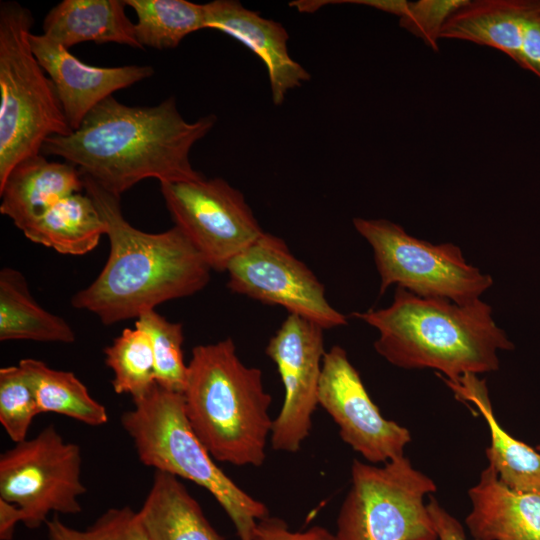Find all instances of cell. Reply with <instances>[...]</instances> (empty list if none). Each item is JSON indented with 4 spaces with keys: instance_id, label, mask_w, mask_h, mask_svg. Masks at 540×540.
Instances as JSON below:
<instances>
[{
    "instance_id": "obj_1",
    "label": "cell",
    "mask_w": 540,
    "mask_h": 540,
    "mask_svg": "<svg viewBox=\"0 0 540 540\" xmlns=\"http://www.w3.org/2000/svg\"><path fill=\"white\" fill-rule=\"evenodd\" d=\"M216 119L211 114L187 122L174 97L155 106H128L112 95L96 105L78 129L49 137L41 154L62 157L120 197L146 178L160 183L204 178L192 167L190 151Z\"/></svg>"
},
{
    "instance_id": "obj_2",
    "label": "cell",
    "mask_w": 540,
    "mask_h": 540,
    "mask_svg": "<svg viewBox=\"0 0 540 540\" xmlns=\"http://www.w3.org/2000/svg\"><path fill=\"white\" fill-rule=\"evenodd\" d=\"M83 182L106 224L110 251L97 278L72 297L74 308L112 325L207 285L211 267L177 226L161 233L141 231L123 216L119 196L89 177Z\"/></svg>"
},
{
    "instance_id": "obj_3",
    "label": "cell",
    "mask_w": 540,
    "mask_h": 540,
    "mask_svg": "<svg viewBox=\"0 0 540 540\" xmlns=\"http://www.w3.org/2000/svg\"><path fill=\"white\" fill-rule=\"evenodd\" d=\"M352 316L378 330L374 348L390 364L434 369L449 381L496 371L498 351L514 349L493 320L492 308L480 299L460 305L396 287L390 306Z\"/></svg>"
},
{
    "instance_id": "obj_4",
    "label": "cell",
    "mask_w": 540,
    "mask_h": 540,
    "mask_svg": "<svg viewBox=\"0 0 540 540\" xmlns=\"http://www.w3.org/2000/svg\"><path fill=\"white\" fill-rule=\"evenodd\" d=\"M182 395L189 425L216 461L264 463L272 397L261 370L243 364L231 338L193 348Z\"/></svg>"
},
{
    "instance_id": "obj_5",
    "label": "cell",
    "mask_w": 540,
    "mask_h": 540,
    "mask_svg": "<svg viewBox=\"0 0 540 540\" xmlns=\"http://www.w3.org/2000/svg\"><path fill=\"white\" fill-rule=\"evenodd\" d=\"M121 416L139 460L145 466L183 478L206 489L224 509L240 540H252L257 522L269 516L261 501L241 489L215 463L193 432L182 393L158 384Z\"/></svg>"
},
{
    "instance_id": "obj_6",
    "label": "cell",
    "mask_w": 540,
    "mask_h": 540,
    "mask_svg": "<svg viewBox=\"0 0 540 540\" xmlns=\"http://www.w3.org/2000/svg\"><path fill=\"white\" fill-rule=\"evenodd\" d=\"M34 18L16 1L0 4V186L26 158L41 154L51 136L70 128L56 87L35 57Z\"/></svg>"
},
{
    "instance_id": "obj_7",
    "label": "cell",
    "mask_w": 540,
    "mask_h": 540,
    "mask_svg": "<svg viewBox=\"0 0 540 540\" xmlns=\"http://www.w3.org/2000/svg\"><path fill=\"white\" fill-rule=\"evenodd\" d=\"M434 481L404 456L382 466L354 460L337 517V540H437L426 495Z\"/></svg>"
},
{
    "instance_id": "obj_8",
    "label": "cell",
    "mask_w": 540,
    "mask_h": 540,
    "mask_svg": "<svg viewBox=\"0 0 540 540\" xmlns=\"http://www.w3.org/2000/svg\"><path fill=\"white\" fill-rule=\"evenodd\" d=\"M353 225L373 250L380 294L395 284L421 297L465 305L493 284L490 275L467 263L457 245L418 239L386 219L354 218Z\"/></svg>"
},
{
    "instance_id": "obj_9",
    "label": "cell",
    "mask_w": 540,
    "mask_h": 540,
    "mask_svg": "<svg viewBox=\"0 0 540 540\" xmlns=\"http://www.w3.org/2000/svg\"><path fill=\"white\" fill-rule=\"evenodd\" d=\"M81 463L80 447L48 425L1 454L0 498L22 509L29 529L46 524L52 512L78 514L86 492Z\"/></svg>"
},
{
    "instance_id": "obj_10",
    "label": "cell",
    "mask_w": 540,
    "mask_h": 540,
    "mask_svg": "<svg viewBox=\"0 0 540 540\" xmlns=\"http://www.w3.org/2000/svg\"><path fill=\"white\" fill-rule=\"evenodd\" d=\"M160 189L175 226L212 270L226 271L264 232L243 194L222 178L162 182Z\"/></svg>"
},
{
    "instance_id": "obj_11",
    "label": "cell",
    "mask_w": 540,
    "mask_h": 540,
    "mask_svg": "<svg viewBox=\"0 0 540 540\" xmlns=\"http://www.w3.org/2000/svg\"><path fill=\"white\" fill-rule=\"evenodd\" d=\"M226 271L227 286L235 293L280 305L324 329L347 324L346 316L329 304L323 284L277 236L263 232Z\"/></svg>"
},
{
    "instance_id": "obj_12",
    "label": "cell",
    "mask_w": 540,
    "mask_h": 540,
    "mask_svg": "<svg viewBox=\"0 0 540 540\" xmlns=\"http://www.w3.org/2000/svg\"><path fill=\"white\" fill-rule=\"evenodd\" d=\"M323 332L320 325L289 314L266 346L284 386L283 404L270 435L274 450L295 453L311 432L326 352Z\"/></svg>"
},
{
    "instance_id": "obj_13",
    "label": "cell",
    "mask_w": 540,
    "mask_h": 540,
    "mask_svg": "<svg viewBox=\"0 0 540 540\" xmlns=\"http://www.w3.org/2000/svg\"><path fill=\"white\" fill-rule=\"evenodd\" d=\"M318 402L337 424L341 439L368 463L385 464L404 456L409 430L383 417L341 346L325 352Z\"/></svg>"
},
{
    "instance_id": "obj_14",
    "label": "cell",
    "mask_w": 540,
    "mask_h": 540,
    "mask_svg": "<svg viewBox=\"0 0 540 540\" xmlns=\"http://www.w3.org/2000/svg\"><path fill=\"white\" fill-rule=\"evenodd\" d=\"M440 39L494 48L540 78V0H468Z\"/></svg>"
},
{
    "instance_id": "obj_15",
    "label": "cell",
    "mask_w": 540,
    "mask_h": 540,
    "mask_svg": "<svg viewBox=\"0 0 540 540\" xmlns=\"http://www.w3.org/2000/svg\"><path fill=\"white\" fill-rule=\"evenodd\" d=\"M33 53L53 81L70 128H79L87 114L117 90L154 74L152 66L96 67L83 63L44 34L30 35Z\"/></svg>"
},
{
    "instance_id": "obj_16",
    "label": "cell",
    "mask_w": 540,
    "mask_h": 540,
    "mask_svg": "<svg viewBox=\"0 0 540 540\" xmlns=\"http://www.w3.org/2000/svg\"><path fill=\"white\" fill-rule=\"evenodd\" d=\"M206 29L221 31L254 52L265 64L274 104H281L288 91L310 79L287 47L288 33L274 20L266 19L233 0L205 4Z\"/></svg>"
},
{
    "instance_id": "obj_17",
    "label": "cell",
    "mask_w": 540,
    "mask_h": 540,
    "mask_svg": "<svg viewBox=\"0 0 540 540\" xmlns=\"http://www.w3.org/2000/svg\"><path fill=\"white\" fill-rule=\"evenodd\" d=\"M468 496L465 522L475 540H540V491L511 489L488 465Z\"/></svg>"
},
{
    "instance_id": "obj_18",
    "label": "cell",
    "mask_w": 540,
    "mask_h": 540,
    "mask_svg": "<svg viewBox=\"0 0 540 540\" xmlns=\"http://www.w3.org/2000/svg\"><path fill=\"white\" fill-rule=\"evenodd\" d=\"M84 188L74 165L49 161L43 154L19 162L0 186V213L21 231L63 198Z\"/></svg>"
},
{
    "instance_id": "obj_19",
    "label": "cell",
    "mask_w": 540,
    "mask_h": 540,
    "mask_svg": "<svg viewBox=\"0 0 540 540\" xmlns=\"http://www.w3.org/2000/svg\"><path fill=\"white\" fill-rule=\"evenodd\" d=\"M443 380L457 400L471 403L484 418L490 432L486 458L499 479L517 491H540V453L502 428L494 415L485 380L476 374H465L456 381Z\"/></svg>"
},
{
    "instance_id": "obj_20",
    "label": "cell",
    "mask_w": 540,
    "mask_h": 540,
    "mask_svg": "<svg viewBox=\"0 0 540 540\" xmlns=\"http://www.w3.org/2000/svg\"><path fill=\"white\" fill-rule=\"evenodd\" d=\"M124 0H63L45 16L43 34L69 49L82 42L142 48Z\"/></svg>"
},
{
    "instance_id": "obj_21",
    "label": "cell",
    "mask_w": 540,
    "mask_h": 540,
    "mask_svg": "<svg viewBox=\"0 0 540 540\" xmlns=\"http://www.w3.org/2000/svg\"><path fill=\"white\" fill-rule=\"evenodd\" d=\"M149 540H224L178 477L155 470L139 511Z\"/></svg>"
},
{
    "instance_id": "obj_22",
    "label": "cell",
    "mask_w": 540,
    "mask_h": 540,
    "mask_svg": "<svg viewBox=\"0 0 540 540\" xmlns=\"http://www.w3.org/2000/svg\"><path fill=\"white\" fill-rule=\"evenodd\" d=\"M22 232L30 241L60 254L84 255L106 235V224L92 198L75 193L60 200Z\"/></svg>"
},
{
    "instance_id": "obj_23",
    "label": "cell",
    "mask_w": 540,
    "mask_h": 540,
    "mask_svg": "<svg viewBox=\"0 0 540 540\" xmlns=\"http://www.w3.org/2000/svg\"><path fill=\"white\" fill-rule=\"evenodd\" d=\"M8 340L73 343L75 333L63 318L39 306L20 271L5 267L0 271V341Z\"/></svg>"
},
{
    "instance_id": "obj_24",
    "label": "cell",
    "mask_w": 540,
    "mask_h": 540,
    "mask_svg": "<svg viewBox=\"0 0 540 540\" xmlns=\"http://www.w3.org/2000/svg\"><path fill=\"white\" fill-rule=\"evenodd\" d=\"M18 365L33 387L40 414L57 413L89 426L107 423L105 406L89 394L74 373L53 369L32 358L21 359Z\"/></svg>"
},
{
    "instance_id": "obj_25",
    "label": "cell",
    "mask_w": 540,
    "mask_h": 540,
    "mask_svg": "<svg viewBox=\"0 0 540 540\" xmlns=\"http://www.w3.org/2000/svg\"><path fill=\"white\" fill-rule=\"evenodd\" d=\"M124 2L136 13V36L142 48H175L187 35L206 29L205 4L186 0Z\"/></svg>"
},
{
    "instance_id": "obj_26",
    "label": "cell",
    "mask_w": 540,
    "mask_h": 540,
    "mask_svg": "<svg viewBox=\"0 0 540 540\" xmlns=\"http://www.w3.org/2000/svg\"><path fill=\"white\" fill-rule=\"evenodd\" d=\"M104 353L117 394H129L135 401L157 385L152 344L145 331L125 328Z\"/></svg>"
},
{
    "instance_id": "obj_27",
    "label": "cell",
    "mask_w": 540,
    "mask_h": 540,
    "mask_svg": "<svg viewBox=\"0 0 540 540\" xmlns=\"http://www.w3.org/2000/svg\"><path fill=\"white\" fill-rule=\"evenodd\" d=\"M135 327L145 331L150 338L155 361L156 382L159 386L183 393L188 365L183 356V326L169 322L155 310L141 314Z\"/></svg>"
},
{
    "instance_id": "obj_28",
    "label": "cell",
    "mask_w": 540,
    "mask_h": 540,
    "mask_svg": "<svg viewBox=\"0 0 540 540\" xmlns=\"http://www.w3.org/2000/svg\"><path fill=\"white\" fill-rule=\"evenodd\" d=\"M33 387L19 366L0 369V423L14 443L27 439L33 419L39 415Z\"/></svg>"
},
{
    "instance_id": "obj_29",
    "label": "cell",
    "mask_w": 540,
    "mask_h": 540,
    "mask_svg": "<svg viewBox=\"0 0 540 540\" xmlns=\"http://www.w3.org/2000/svg\"><path fill=\"white\" fill-rule=\"evenodd\" d=\"M468 0H419L410 2L408 12L399 18L401 28L420 38L431 50L439 51L441 30L448 18Z\"/></svg>"
},
{
    "instance_id": "obj_30",
    "label": "cell",
    "mask_w": 540,
    "mask_h": 540,
    "mask_svg": "<svg viewBox=\"0 0 540 540\" xmlns=\"http://www.w3.org/2000/svg\"><path fill=\"white\" fill-rule=\"evenodd\" d=\"M88 529L97 540H149L138 513L129 507L108 509Z\"/></svg>"
},
{
    "instance_id": "obj_31",
    "label": "cell",
    "mask_w": 540,
    "mask_h": 540,
    "mask_svg": "<svg viewBox=\"0 0 540 540\" xmlns=\"http://www.w3.org/2000/svg\"><path fill=\"white\" fill-rule=\"evenodd\" d=\"M252 540H337V538L321 526H313L304 531H292L284 520L267 516L257 522Z\"/></svg>"
},
{
    "instance_id": "obj_32",
    "label": "cell",
    "mask_w": 540,
    "mask_h": 540,
    "mask_svg": "<svg viewBox=\"0 0 540 540\" xmlns=\"http://www.w3.org/2000/svg\"><path fill=\"white\" fill-rule=\"evenodd\" d=\"M427 509L439 540H466L460 522L429 495Z\"/></svg>"
},
{
    "instance_id": "obj_33",
    "label": "cell",
    "mask_w": 540,
    "mask_h": 540,
    "mask_svg": "<svg viewBox=\"0 0 540 540\" xmlns=\"http://www.w3.org/2000/svg\"><path fill=\"white\" fill-rule=\"evenodd\" d=\"M24 521L22 509L0 498V540H12L17 523Z\"/></svg>"
},
{
    "instance_id": "obj_34",
    "label": "cell",
    "mask_w": 540,
    "mask_h": 540,
    "mask_svg": "<svg viewBox=\"0 0 540 540\" xmlns=\"http://www.w3.org/2000/svg\"><path fill=\"white\" fill-rule=\"evenodd\" d=\"M48 540H97L91 530L81 531L67 526L57 516L46 522Z\"/></svg>"
},
{
    "instance_id": "obj_35",
    "label": "cell",
    "mask_w": 540,
    "mask_h": 540,
    "mask_svg": "<svg viewBox=\"0 0 540 540\" xmlns=\"http://www.w3.org/2000/svg\"><path fill=\"white\" fill-rule=\"evenodd\" d=\"M343 2L370 6L383 12L393 14L399 18L406 15L410 6V1L407 0H351Z\"/></svg>"
}]
</instances>
